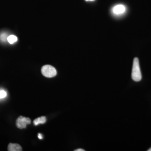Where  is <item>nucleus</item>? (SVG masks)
<instances>
[{
    "label": "nucleus",
    "mask_w": 151,
    "mask_h": 151,
    "mask_svg": "<svg viewBox=\"0 0 151 151\" xmlns=\"http://www.w3.org/2000/svg\"><path fill=\"white\" fill-rule=\"evenodd\" d=\"M7 93L4 90H0V99H3L6 97Z\"/></svg>",
    "instance_id": "nucleus-9"
},
{
    "label": "nucleus",
    "mask_w": 151,
    "mask_h": 151,
    "mask_svg": "<svg viewBox=\"0 0 151 151\" xmlns=\"http://www.w3.org/2000/svg\"><path fill=\"white\" fill-rule=\"evenodd\" d=\"M7 41L9 43L13 44L17 41V37L16 36L11 35L9 36L7 38Z\"/></svg>",
    "instance_id": "nucleus-7"
},
{
    "label": "nucleus",
    "mask_w": 151,
    "mask_h": 151,
    "mask_svg": "<svg viewBox=\"0 0 151 151\" xmlns=\"http://www.w3.org/2000/svg\"><path fill=\"white\" fill-rule=\"evenodd\" d=\"M46 118L45 116H42V117H39L35 119L34 121L33 124L35 126H37L40 124H44L46 123Z\"/></svg>",
    "instance_id": "nucleus-6"
},
{
    "label": "nucleus",
    "mask_w": 151,
    "mask_h": 151,
    "mask_svg": "<svg viewBox=\"0 0 151 151\" xmlns=\"http://www.w3.org/2000/svg\"><path fill=\"white\" fill-rule=\"evenodd\" d=\"M75 151H85V150L82 149H78L74 150Z\"/></svg>",
    "instance_id": "nucleus-11"
},
{
    "label": "nucleus",
    "mask_w": 151,
    "mask_h": 151,
    "mask_svg": "<svg viewBox=\"0 0 151 151\" xmlns=\"http://www.w3.org/2000/svg\"><path fill=\"white\" fill-rule=\"evenodd\" d=\"M38 137L39 139H43V136L40 133L38 134Z\"/></svg>",
    "instance_id": "nucleus-10"
},
{
    "label": "nucleus",
    "mask_w": 151,
    "mask_h": 151,
    "mask_svg": "<svg viewBox=\"0 0 151 151\" xmlns=\"http://www.w3.org/2000/svg\"><path fill=\"white\" fill-rule=\"evenodd\" d=\"M42 75L47 78L54 77L57 74L55 68L52 65H44L41 69Z\"/></svg>",
    "instance_id": "nucleus-2"
},
{
    "label": "nucleus",
    "mask_w": 151,
    "mask_h": 151,
    "mask_svg": "<svg viewBox=\"0 0 151 151\" xmlns=\"http://www.w3.org/2000/svg\"><path fill=\"white\" fill-rule=\"evenodd\" d=\"M148 151H151V148H150L148 150H147Z\"/></svg>",
    "instance_id": "nucleus-12"
},
{
    "label": "nucleus",
    "mask_w": 151,
    "mask_h": 151,
    "mask_svg": "<svg viewBox=\"0 0 151 151\" xmlns=\"http://www.w3.org/2000/svg\"><path fill=\"white\" fill-rule=\"evenodd\" d=\"M132 77L134 81H140L142 78V73L140 68L139 63L137 58H134L132 67Z\"/></svg>",
    "instance_id": "nucleus-1"
},
{
    "label": "nucleus",
    "mask_w": 151,
    "mask_h": 151,
    "mask_svg": "<svg viewBox=\"0 0 151 151\" xmlns=\"http://www.w3.org/2000/svg\"><path fill=\"white\" fill-rule=\"evenodd\" d=\"M30 119L28 118L20 116L17 119L16 121V126L18 128L20 129H23L26 128L27 126L30 124Z\"/></svg>",
    "instance_id": "nucleus-3"
},
{
    "label": "nucleus",
    "mask_w": 151,
    "mask_h": 151,
    "mask_svg": "<svg viewBox=\"0 0 151 151\" xmlns=\"http://www.w3.org/2000/svg\"><path fill=\"white\" fill-rule=\"evenodd\" d=\"M9 151H22V147L17 144L10 143L8 147Z\"/></svg>",
    "instance_id": "nucleus-5"
},
{
    "label": "nucleus",
    "mask_w": 151,
    "mask_h": 151,
    "mask_svg": "<svg viewBox=\"0 0 151 151\" xmlns=\"http://www.w3.org/2000/svg\"><path fill=\"white\" fill-rule=\"evenodd\" d=\"M86 1H94V0H86Z\"/></svg>",
    "instance_id": "nucleus-13"
},
{
    "label": "nucleus",
    "mask_w": 151,
    "mask_h": 151,
    "mask_svg": "<svg viewBox=\"0 0 151 151\" xmlns=\"http://www.w3.org/2000/svg\"><path fill=\"white\" fill-rule=\"evenodd\" d=\"M7 35L6 33H2L0 34V40L3 41H5L6 40H7Z\"/></svg>",
    "instance_id": "nucleus-8"
},
{
    "label": "nucleus",
    "mask_w": 151,
    "mask_h": 151,
    "mask_svg": "<svg viewBox=\"0 0 151 151\" xmlns=\"http://www.w3.org/2000/svg\"><path fill=\"white\" fill-rule=\"evenodd\" d=\"M126 11L125 6L123 5H118L113 8V13L116 15H120L124 13Z\"/></svg>",
    "instance_id": "nucleus-4"
}]
</instances>
